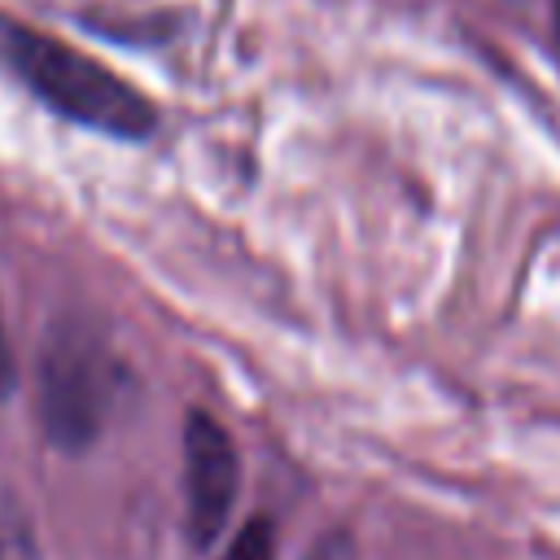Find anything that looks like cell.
Segmentation results:
<instances>
[{
  "label": "cell",
  "mask_w": 560,
  "mask_h": 560,
  "mask_svg": "<svg viewBox=\"0 0 560 560\" xmlns=\"http://www.w3.org/2000/svg\"><path fill=\"white\" fill-rule=\"evenodd\" d=\"M0 61L57 114L70 122H83L92 131H109L118 140H140L153 131L158 114L144 92H136L127 79H118L96 57L52 39L48 31H35L9 13H0Z\"/></svg>",
  "instance_id": "obj_1"
},
{
  "label": "cell",
  "mask_w": 560,
  "mask_h": 560,
  "mask_svg": "<svg viewBox=\"0 0 560 560\" xmlns=\"http://www.w3.org/2000/svg\"><path fill=\"white\" fill-rule=\"evenodd\" d=\"M122 368L105 332L88 319L52 324L39 350V424L52 446L83 451L101 438L118 398Z\"/></svg>",
  "instance_id": "obj_2"
},
{
  "label": "cell",
  "mask_w": 560,
  "mask_h": 560,
  "mask_svg": "<svg viewBox=\"0 0 560 560\" xmlns=\"http://www.w3.org/2000/svg\"><path fill=\"white\" fill-rule=\"evenodd\" d=\"M236 481H241V464H236V446L228 429L210 411H188L184 420V503H188L184 525L197 551L219 542L232 516V503H236Z\"/></svg>",
  "instance_id": "obj_3"
},
{
  "label": "cell",
  "mask_w": 560,
  "mask_h": 560,
  "mask_svg": "<svg viewBox=\"0 0 560 560\" xmlns=\"http://www.w3.org/2000/svg\"><path fill=\"white\" fill-rule=\"evenodd\" d=\"M0 560H35V529L22 503L0 486Z\"/></svg>",
  "instance_id": "obj_4"
},
{
  "label": "cell",
  "mask_w": 560,
  "mask_h": 560,
  "mask_svg": "<svg viewBox=\"0 0 560 560\" xmlns=\"http://www.w3.org/2000/svg\"><path fill=\"white\" fill-rule=\"evenodd\" d=\"M223 560H276V534H271V521H262V516L245 521V529L232 538V547H228Z\"/></svg>",
  "instance_id": "obj_5"
},
{
  "label": "cell",
  "mask_w": 560,
  "mask_h": 560,
  "mask_svg": "<svg viewBox=\"0 0 560 560\" xmlns=\"http://www.w3.org/2000/svg\"><path fill=\"white\" fill-rule=\"evenodd\" d=\"M18 381V368H13V350H9V337H4V324H0V398L13 389Z\"/></svg>",
  "instance_id": "obj_6"
},
{
  "label": "cell",
  "mask_w": 560,
  "mask_h": 560,
  "mask_svg": "<svg viewBox=\"0 0 560 560\" xmlns=\"http://www.w3.org/2000/svg\"><path fill=\"white\" fill-rule=\"evenodd\" d=\"M551 13H556V44H560V0H551Z\"/></svg>",
  "instance_id": "obj_7"
}]
</instances>
